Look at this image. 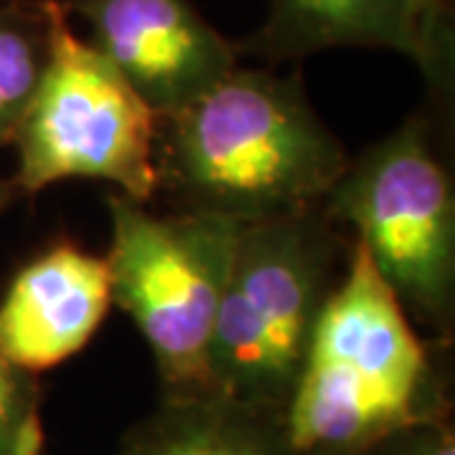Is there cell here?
<instances>
[{"instance_id": "9a60e30c", "label": "cell", "mask_w": 455, "mask_h": 455, "mask_svg": "<svg viewBox=\"0 0 455 455\" xmlns=\"http://www.w3.org/2000/svg\"><path fill=\"white\" fill-rule=\"evenodd\" d=\"M18 196L16 185H13V180H5L3 175H0V211L13 200V197Z\"/></svg>"}, {"instance_id": "8fae6325", "label": "cell", "mask_w": 455, "mask_h": 455, "mask_svg": "<svg viewBox=\"0 0 455 455\" xmlns=\"http://www.w3.org/2000/svg\"><path fill=\"white\" fill-rule=\"evenodd\" d=\"M49 0L36 13H0V147L11 145L46 74L51 53Z\"/></svg>"}, {"instance_id": "ba28073f", "label": "cell", "mask_w": 455, "mask_h": 455, "mask_svg": "<svg viewBox=\"0 0 455 455\" xmlns=\"http://www.w3.org/2000/svg\"><path fill=\"white\" fill-rule=\"evenodd\" d=\"M112 307L107 259L59 241L18 271L0 301V349L33 374L79 355Z\"/></svg>"}, {"instance_id": "7a4b0ae2", "label": "cell", "mask_w": 455, "mask_h": 455, "mask_svg": "<svg viewBox=\"0 0 455 455\" xmlns=\"http://www.w3.org/2000/svg\"><path fill=\"white\" fill-rule=\"evenodd\" d=\"M448 339H423L352 241L286 407L299 455H359L405 427L453 418Z\"/></svg>"}, {"instance_id": "7c38bea8", "label": "cell", "mask_w": 455, "mask_h": 455, "mask_svg": "<svg viewBox=\"0 0 455 455\" xmlns=\"http://www.w3.org/2000/svg\"><path fill=\"white\" fill-rule=\"evenodd\" d=\"M0 455H46L44 387L0 349Z\"/></svg>"}, {"instance_id": "9c48e42d", "label": "cell", "mask_w": 455, "mask_h": 455, "mask_svg": "<svg viewBox=\"0 0 455 455\" xmlns=\"http://www.w3.org/2000/svg\"><path fill=\"white\" fill-rule=\"evenodd\" d=\"M271 59H301L329 49H392L445 82L451 44L427 28L418 0H271L260 31Z\"/></svg>"}, {"instance_id": "4fadbf2b", "label": "cell", "mask_w": 455, "mask_h": 455, "mask_svg": "<svg viewBox=\"0 0 455 455\" xmlns=\"http://www.w3.org/2000/svg\"><path fill=\"white\" fill-rule=\"evenodd\" d=\"M359 455H455L453 418L405 427Z\"/></svg>"}, {"instance_id": "8992f818", "label": "cell", "mask_w": 455, "mask_h": 455, "mask_svg": "<svg viewBox=\"0 0 455 455\" xmlns=\"http://www.w3.org/2000/svg\"><path fill=\"white\" fill-rule=\"evenodd\" d=\"M49 66L11 145L13 185L36 196L64 180H99L147 203L157 193V114L49 0Z\"/></svg>"}, {"instance_id": "30bf717a", "label": "cell", "mask_w": 455, "mask_h": 455, "mask_svg": "<svg viewBox=\"0 0 455 455\" xmlns=\"http://www.w3.org/2000/svg\"><path fill=\"white\" fill-rule=\"evenodd\" d=\"M114 455H299L286 415L218 392L170 397L122 435Z\"/></svg>"}, {"instance_id": "52a82bcc", "label": "cell", "mask_w": 455, "mask_h": 455, "mask_svg": "<svg viewBox=\"0 0 455 455\" xmlns=\"http://www.w3.org/2000/svg\"><path fill=\"white\" fill-rule=\"evenodd\" d=\"M92 46L157 119L211 92L238 66L235 49L188 0H68Z\"/></svg>"}, {"instance_id": "6da1fadb", "label": "cell", "mask_w": 455, "mask_h": 455, "mask_svg": "<svg viewBox=\"0 0 455 455\" xmlns=\"http://www.w3.org/2000/svg\"><path fill=\"white\" fill-rule=\"evenodd\" d=\"M160 124V188L241 226L319 208L352 160L301 82L260 68L235 66Z\"/></svg>"}, {"instance_id": "277c9868", "label": "cell", "mask_w": 455, "mask_h": 455, "mask_svg": "<svg viewBox=\"0 0 455 455\" xmlns=\"http://www.w3.org/2000/svg\"><path fill=\"white\" fill-rule=\"evenodd\" d=\"M112 304L130 314L160 374L163 400L211 390L208 352L241 223L211 212L155 215L112 193Z\"/></svg>"}, {"instance_id": "3957f363", "label": "cell", "mask_w": 455, "mask_h": 455, "mask_svg": "<svg viewBox=\"0 0 455 455\" xmlns=\"http://www.w3.org/2000/svg\"><path fill=\"white\" fill-rule=\"evenodd\" d=\"M349 245L322 205L241 228L212 326V392L286 415Z\"/></svg>"}, {"instance_id": "5bb4252c", "label": "cell", "mask_w": 455, "mask_h": 455, "mask_svg": "<svg viewBox=\"0 0 455 455\" xmlns=\"http://www.w3.org/2000/svg\"><path fill=\"white\" fill-rule=\"evenodd\" d=\"M418 5L423 11L427 28L435 33L440 41L451 44V28H448V20H445V0H418Z\"/></svg>"}, {"instance_id": "5b68a950", "label": "cell", "mask_w": 455, "mask_h": 455, "mask_svg": "<svg viewBox=\"0 0 455 455\" xmlns=\"http://www.w3.org/2000/svg\"><path fill=\"white\" fill-rule=\"evenodd\" d=\"M322 211L355 233L407 316L451 339L455 314V190L425 119L349 160Z\"/></svg>"}]
</instances>
